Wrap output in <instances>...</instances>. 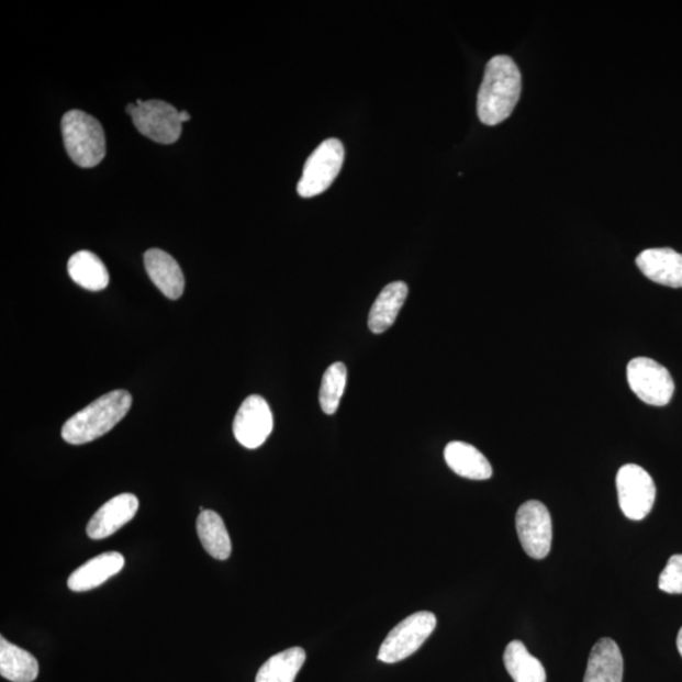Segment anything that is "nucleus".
<instances>
[{
  "label": "nucleus",
  "instance_id": "412c9836",
  "mask_svg": "<svg viewBox=\"0 0 682 682\" xmlns=\"http://www.w3.org/2000/svg\"><path fill=\"white\" fill-rule=\"evenodd\" d=\"M503 661L515 682H546L544 664L521 641H512L505 648Z\"/></svg>",
  "mask_w": 682,
  "mask_h": 682
},
{
  "label": "nucleus",
  "instance_id": "f8f14e48",
  "mask_svg": "<svg viewBox=\"0 0 682 682\" xmlns=\"http://www.w3.org/2000/svg\"><path fill=\"white\" fill-rule=\"evenodd\" d=\"M641 272L656 283L682 289V255L671 248L646 249L636 258Z\"/></svg>",
  "mask_w": 682,
  "mask_h": 682
},
{
  "label": "nucleus",
  "instance_id": "a211bd4d",
  "mask_svg": "<svg viewBox=\"0 0 682 682\" xmlns=\"http://www.w3.org/2000/svg\"><path fill=\"white\" fill-rule=\"evenodd\" d=\"M38 671L35 656L0 638V675L12 682H32L37 679Z\"/></svg>",
  "mask_w": 682,
  "mask_h": 682
},
{
  "label": "nucleus",
  "instance_id": "6e6552de",
  "mask_svg": "<svg viewBox=\"0 0 682 682\" xmlns=\"http://www.w3.org/2000/svg\"><path fill=\"white\" fill-rule=\"evenodd\" d=\"M516 528L522 549L529 558L541 560L550 554L552 521L544 503L528 501L522 504L516 515Z\"/></svg>",
  "mask_w": 682,
  "mask_h": 682
},
{
  "label": "nucleus",
  "instance_id": "393cba45",
  "mask_svg": "<svg viewBox=\"0 0 682 682\" xmlns=\"http://www.w3.org/2000/svg\"><path fill=\"white\" fill-rule=\"evenodd\" d=\"M677 645H678V650H679L680 655L682 656V627L679 630V635H678V639H677Z\"/></svg>",
  "mask_w": 682,
  "mask_h": 682
},
{
  "label": "nucleus",
  "instance_id": "f03ea898",
  "mask_svg": "<svg viewBox=\"0 0 682 682\" xmlns=\"http://www.w3.org/2000/svg\"><path fill=\"white\" fill-rule=\"evenodd\" d=\"M132 401L131 393L125 390L101 395L66 421L62 433L63 439L71 445H83L99 439L128 414Z\"/></svg>",
  "mask_w": 682,
  "mask_h": 682
},
{
  "label": "nucleus",
  "instance_id": "1a4fd4ad",
  "mask_svg": "<svg viewBox=\"0 0 682 682\" xmlns=\"http://www.w3.org/2000/svg\"><path fill=\"white\" fill-rule=\"evenodd\" d=\"M131 116L143 136L161 145H171L181 136L180 112H177V109L166 101H143V104L134 109Z\"/></svg>",
  "mask_w": 682,
  "mask_h": 682
},
{
  "label": "nucleus",
  "instance_id": "7ed1b4c3",
  "mask_svg": "<svg viewBox=\"0 0 682 682\" xmlns=\"http://www.w3.org/2000/svg\"><path fill=\"white\" fill-rule=\"evenodd\" d=\"M67 154L82 167L98 166L105 157L107 142L103 126L94 116L81 111L67 112L62 122Z\"/></svg>",
  "mask_w": 682,
  "mask_h": 682
},
{
  "label": "nucleus",
  "instance_id": "dca6fc26",
  "mask_svg": "<svg viewBox=\"0 0 682 682\" xmlns=\"http://www.w3.org/2000/svg\"><path fill=\"white\" fill-rule=\"evenodd\" d=\"M446 465L462 478L487 480L493 476L491 462L473 445L451 441L444 451Z\"/></svg>",
  "mask_w": 682,
  "mask_h": 682
},
{
  "label": "nucleus",
  "instance_id": "4468645a",
  "mask_svg": "<svg viewBox=\"0 0 682 682\" xmlns=\"http://www.w3.org/2000/svg\"><path fill=\"white\" fill-rule=\"evenodd\" d=\"M146 271L166 298L179 300L185 290V277L179 264L168 253L152 248L145 255Z\"/></svg>",
  "mask_w": 682,
  "mask_h": 682
},
{
  "label": "nucleus",
  "instance_id": "5701e85b",
  "mask_svg": "<svg viewBox=\"0 0 682 682\" xmlns=\"http://www.w3.org/2000/svg\"><path fill=\"white\" fill-rule=\"evenodd\" d=\"M347 367L342 361L326 369L318 394L320 406L326 415H334L338 411L345 385H347Z\"/></svg>",
  "mask_w": 682,
  "mask_h": 682
},
{
  "label": "nucleus",
  "instance_id": "f3484780",
  "mask_svg": "<svg viewBox=\"0 0 682 682\" xmlns=\"http://www.w3.org/2000/svg\"><path fill=\"white\" fill-rule=\"evenodd\" d=\"M409 294V286L402 281L392 282L378 294L369 311L368 327L374 334H382L394 324Z\"/></svg>",
  "mask_w": 682,
  "mask_h": 682
},
{
  "label": "nucleus",
  "instance_id": "20e7f679",
  "mask_svg": "<svg viewBox=\"0 0 682 682\" xmlns=\"http://www.w3.org/2000/svg\"><path fill=\"white\" fill-rule=\"evenodd\" d=\"M436 617L432 612H417L399 623L385 637L379 648L378 660L384 663H395L406 660L417 652L433 635L436 628Z\"/></svg>",
  "mask_w": 682,
  "mask_h": 682
},
{
  "label": "nucleus",
  "instance_id": "f257e3e1",
  "mask_svg": "<svg viewBox=\"0 0 682 682\" xmlns=\"http://www.w3.org/2000/svg\"><path fill=\"white\" fill-rule=\"evenodd\" d=\"M522 90V76L508 56H495L487 64L478 92V116L485 125H496L515 111Z\"/></svg>",
  "mask_w": 682,
  "mask_h": 682
},
{
  "label": "nucleus",
  "instance_id": "b1692460",
  "mask_svg": "<svg viewBox=\"0 0 682 682\" xmlns=\"http://www.w3.org/2000/svg\"><path fill=\"white\" fill-rule=\"evenodd\" d=\"M660 591L668 594H682V555H673L659 579Z\"/></svg>",
  "mask_w": 682,
  "mask_h": 682
},
{
  "label": "nucleus",
  "instance_id": "a878e982",
  "mask_svg": "<svg viewBox=\"0 0 682 682\" xmlns=\"http://www.w3.org/2000/svg\"><path fill=\"white\" fill-rule=\"evenodd\" d=\"M180 120L182 123L189 122L191 120V116L188 112H180Z\"/></svg>",
  "mask_w": 682,
  "mask_h": 682
},
{
  "label": "nucleus",
  "instance_id": "39448f33",
  "mask_svg": "<svg viewBox=\"0 0 682 682\" xmlns=\"http://www.w3.org/2000/svg\"><path fill=\"white\" fill-rule=\"evenodd\" d=\"M344 147L339 139H326L308 158L301 180L298 185L299 195L303 199L323 193L342 171Z\"/></svg>",
  "mask_w": 682,
  "mask_h": 682
},
{
  "label": "nucleus",
  "instance_id": "9d476101",
  "mask_svg": "<svg viewBox=\"0 0 682 682\" xmlns=\"http://www.w3.org/2000/svg\"><path fill=\"white\" fill-rule=\"evenodd\" d=\"M273 429V415L269 404L260 395L244 400L233 423L235 439L247 449L262 446Z\"/></svg>",
  "mask_w": 682,
  "mask_h": 682
},
{
  "label": "nucleus",
  "instance_id": "0eeeda50",
  "mask_svg": "<svg viewBox=\"0 0 682 682\" xmlns=\"http://www.w3.org/2000/svg\"><path fill=\"white\" fill-rule=\"evenodd\" d=\"M616 483L623 515L631 521H642L650 515L656 501V485L652 477L642 467H622Z\"/></svg>",
  "mask_w": 682,
  "mask_h": 682
},
{
  "label": "nucleus",
  "instance_id": "9b49d317",
  "mask_svg": "<svg viewBox=\"0 0 682 682\" xmlns=\"http://www.w3.org/2000/svg\"><path fill=\"white\" fill-rule=\"evenodd\" d=\"M139 501L132 493H123L114 496L111 501L96 512L89 521L87 533L92 540H103L128 524L137 515Z\"/></svg>",
  "mask_w": 682,
  "mask_h": 682
},
{
  "label": "nucleus",
  "instance_id": "aec40b11",
  "mask_svg": "<svg viewBox=\"0 0 682 682\" xmlns=\"http://www.w3.org/2000/svg\"><path fill=\"white\" fill-rule=\"evenodd\" d=\"M197 529L200 541L205 551L216 560L230 559L232 554V541L225 527L224 521L214 511L201 512Z\"/></svg>",
  "mask_w": 682,
  "mask_h": 682
},
{
  "label": "nucleus",
  "instance_id": "4be33fe9",
  "mask_svg": "<svg viewBox=\"0 0 682 682\" xmlns=\"http://www.w3.org/2000/svg\"><path fill=\"white\" fill-rule=\"evenodd\" d=\"M305 661L306 652L303 648H289L264 663L257 673L256 682H294Z\"/></svg>",
  "mask_w": 682,
  "mask_h": 682
},
{
  "label": "nucleus",
  "instance_id": "6ab92c4d",
  "mask_svg": "<svg viewBox=\"0 0 682 682\" xmlns=\"http://www.w3.org/2000/svg\"><path fill=\"white\" fill-rule=\"evenodd\" d=\"M67 271L71 280L82 289L101 291L108 288V269L94 253L89 250L75 253L67 264Z\"/></svg>",
  "mask_w": 682,
  "mask_h": 682
},
{
  "label": "nucleus",
  "instance_id": "ddd939ff",
  "mask_svg": "<svg viewBox=\"0 0 682 682\" xmlns=\"http://www.w3.org/2000/svg\"><path fill=\"white\" fill-rule=\"evenodd\" d=\"M124 563V556L120 552L101 554L76 569L67 580V585L76 593L89 592L120 574Z\"/></svg>",
  "mask_w": 682,
  "mask_h": 682
},
{
  "label": "nucleus",
  "instance_id": "423d86ee",
  "mask_svg": "<svg viewBox=\"0 0 682 682\" xmlns=\"http://www.w3.org/2000/svg\"><path fill=\"white\" fill-rule=\"evenodd\" d=\"M627 379L637 398L651 406H667L675 392V382L668 368L650 358L631 359L627 367Z\"/></svg>",
  "mask_w": 682,
  "mask_h": 682
},
{
  "label": "nucleus",
  "instance_id": "2eb2a0df",
  "mask_svg": "<svg viewBox=\"0 0 682 682\" xmlns=\"http://www.w3.org/2000/svg\"><path fill=\"white\" fill-rule=\"evenodd\" d=\"M623 656L612 638H601L589 656L584 682H622Z\"/></svg>",
  "mask_w": 682,
  "mask_h": 682
}]
</instances>
